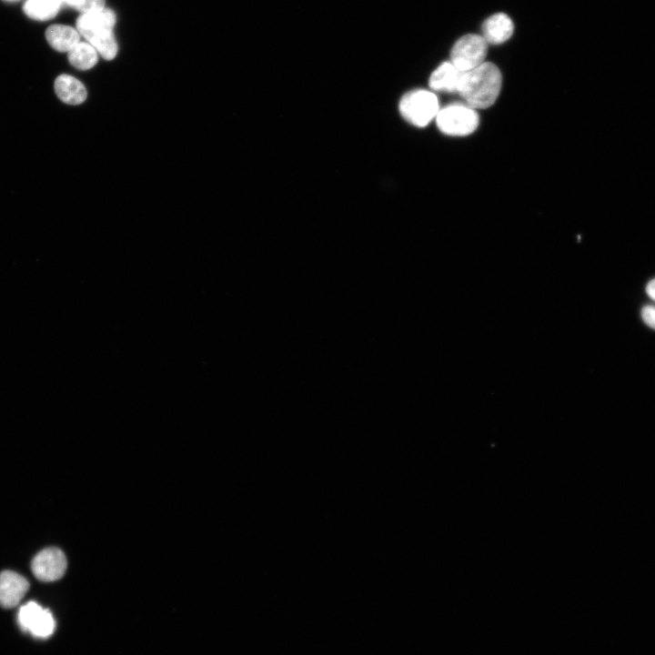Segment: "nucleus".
<instances>
[{"instance_id":"7","label":"nucleus","mask_w":655,"mask_h":655,"mask_svg":"<svg viewBox=\"0 0 655 655\" xmlns=\"http://www.w3.org/2000/svg\"><path fill=\"white\" fill-rule=\"evenodd\" d=\"M66 558L57 548H46L38 552L31 562L35 577L45 582L61 579L66 570Z\"/></svg>"},{"instance_id":"2","label":"nucleus","mask_w":655,"mask_h":655,"mask_svg":"<svg viewBox=\"0 0 655 655\" xmlns=\"http://www.w3.org/2000/svg\"><path fill=\"white\" fill-rule=\"evenodd\" d=\"M115 24V13L103 8L82 14L76 20V28L104 59L112 60L118 50L113 33Z\"/></svg>"},{"instance_id":"10","label":"nucleus","mask_w":655,"mask_h":655,"mask_svg":"<svg viewBox=\"0 0 655 655\" xmlns=\"http://www.w3.org/2000/svg\"><path fill=\"white\" fill-rule=\"evenodd\" d=\"M54 87L57 97L68 105H80L87 97L84 84L67 74L58 76L55 80Z\"/></svg>"},{"instance_id":"15","label":"nucleus","mask_w":655,"mask_h":655,"mask_svg":"<svg viewBox=\"0 0 655 655\" xmlns=\"http://www.w3.org/2000/svg\"><path fill=\"white\" fill-rule=\"evenodd\" d=\"M62 3L80 11L82 14L105 8V0H60Z\"/></svg>"},{"instance_id":"14","label":"nucleus","mask_w":655,"mask_h":655,"mask_svg":"<svg viewBox=\"0 0 655 655\" xmlns=\"http://www.w3.org/2000/svg\"><path fill=\"white\" fill-rule=\"evenodd\" d=\"M61 5L60 0H27L24 5V12L32 19L48 20L58 13Z\"/></svg>"},{"instance_id":"5","label":"nucleus","mask_w":655,"mask_h":655,"mask_svg":"<svg viewBox=\"0 0 655 655\" xmlns=\"http://www.w3.org/2000/svg\"><path fill=\"white\" fill-rule=\"evenodd\" d=\"M488 52V43L482 35L469 34L454 44L450 52V62L462 73L469 71L482 63Z\"/></svg>"},{"instance_id":"9","label":"nucleus","mask_w":655,"mask_h":655,"mask_svg":"<svg viewBox=\"0 0 655 655\" xmlns=\"http://www.w3.org/2000/svg\"><path fill=\"white\" fill-rule=\"evenodd\" d=\"M514 25L509 15L498 13L488 17L482 25L483 37L487 43L499 45L506 42L513 34Z\"/></svg>"},{"instance_id":"6","label":"nucleus","mask_w":655,"mask_h":655,"mask_svg":"<svg viewBox=\"0 0 655 655\" xmlns=\"http://www.w3.org/2000/svg\"><path fill=\"white\" fill-rule=\"evenodd\" d=\"M17 621L24 631L40 639L50 637L55 628L52 613L35 601L26 602L20 607Z\"/></svg>"},{"instance_id":"4","label":"nucleus","mask_w":655,"mask_h":655,"mask_svg":"<svg viewBox=\"0 0 655 655\" xmlns=\"http://www.w3.org/2000/svg\"><path fill=\"white\" fill-rule=\"evenodd\" d=\"M436 122L443 134L465 136L477 129L479 118L476 110L469 105L451 104L439 109Z\"/></svg>"},{"instance_id":"1","label":"nucleus","mask_w":655,"mask_h":655,"mask_svg":"<svg viewBox=\"0 0 655 655\" xmlns=\"http://www.w3.org/2000/svg\"><path fill=\"white\" fill-rule=\"evenodd\" d=\"M501 84L502 76L498 66L490 62H484L462 73L457 93L472 108L484 109L495 103Z\"/></svg>"},{"instance_id":"11","label":"nucleus","mask_w":655,"mask_h":655,"mask_svg":"<svg viewBox=\"0 0 655 655\" xmlns=\"http://www.w3.org/2000/svg\"><path fill=\"white\" fill-rule=\"evenodd\" d=\"M461 75L451 62H444L432 72L428 85L437 91L457 93Z\"/></svg>"},{"instance_id":"16","label":"nucleus","mask_w":655,"mask_h":655,"mask_svg":"<svg viewBox=\"0 0 655 655\" xmlns=\"http://www.w3.org/2000/svg\"><path fill=\"white\" fill-rule=\"evenodd\" d=\"M641 317L644 323L655 329V306H645L641 309Z\"/></svg>"},{"instance_id":"12","label":"nucleus","mask_w":655,"mask_h":655,"mask_svg":"<svg viewBox=\"0 0 655 655\" xmlns=\"http://www.w3.org/2000/svg\"><path fill=\"white\" fill-rule=\"evenodd\" d=\"M48 44L56 51L69 52L80 42V34L75 28L65 25H52L45 31Z\"/></svg>"},{"instance_id":"13","label":"nucleus","mask_w":655,"mask_h":655,"mask_svg":"<svg viewBox=\"0 0 655 655\" xmlns=\"http://www.w3.org/2000/svg\"><path fill=\"white\" fill-rule=\"evenodd\" d=\"M67 54L69 63L78 70H88L98 61V53L87 42L80 41Z\"/></svg>"},{"instance_id":"8","label":"nucleus","mask_w":655,"mask_h":655,"mask_svg":"<svg viewBox=\"0 0 655 655\" xmlns=\"http://www.w3.org/2000/svg\"><path fill=\"white\" fill-rule=\"evenodd\" d=\"M29 589L27 579L22 575L5 570L0 573V606L11 609L20 603Z\"/></svg>"},{"instance_id":"17","label":"nucleus","mask_w":655,"mask_h":655,"mask_svg":"<svg viewBox=\"0 0 655 655\" xmlns=\"http://www.w3.org/2000/svg\"><path fill=\"white\" fill-rule=\"evenodd\" d=\"M646 292L648 296L655 301V278L647 284Z\"/></svg>"},{"instance_id":"3","label":"nucleus","mask_w":655,"mask_h":655,"mask_svg":"<svg viewBox=\"0 0 655 655\" xmlns=\"http://www.w3.org/2000/svg\"><path fill=\"white\" fill-rule=\"evenodd\" d=\"M399 111L408 122L423 127L436 118L439 111L438 100L437 96L430 91L413 90L400 99Z\"/></svg>"}]
</instances>
